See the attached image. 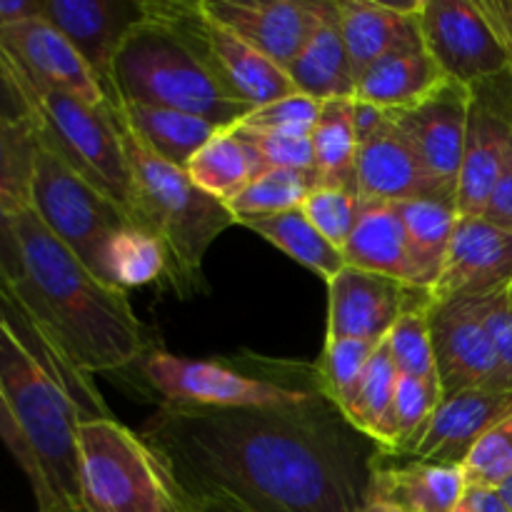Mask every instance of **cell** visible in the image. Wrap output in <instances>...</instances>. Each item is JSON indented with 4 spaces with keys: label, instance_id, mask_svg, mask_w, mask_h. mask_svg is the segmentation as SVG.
<instances>
[{
    "label": "cell",
    "instance_id": "obj_1",
    "mask_svg": "<svg viewBox=\"0 0 512 512\" xmlns=\"http://www.w3.org/2000/svg\"><path fill=\"white\" fill-rule=\"evenodd\" d=\"M140 435L185 498L250 512H360L383 450L323 393L280 408L160 405Z\"/></svg>",
    "mask_w": 512,
    "mask_h": 512
},
{
    "label": "cell",
    "instance_id": "obj_2",
    "mask_svg": "<svg viewBox=\"0 0 512 512\" xmlns=\"http://www.w3.org/2000/svg\"><path fill=\"white\" fill-rule=\"evenodd\" d=\"M25 275L10 293L78 373H118L160 348L128 293L90 273L30 208L15 210Z\"/></svg>",
    "mask_w": 512,
    "mask_h": 512
},
{
    "label": "cell",
    "instance_id": "obj_3",
    "mask_svg": "<svg viewBox=\"0 0 512 512\" xmlns=\"http://www.w3.org/2000/svg\"><path fill=\"white\" fill-rule=\"evenodd\" d=\"M135 183L138 225L158 235L173 260V283L198 288L213 240L238 225L233 210L190 180L188 170L168 163L140 143L118 105L110 103Z\"/></svg>",
    "mask_w": 512,
    "mask_h": 512
},
{
    "label": "cell",
    "instance_id": "obj_4",
    "mask_svg": "<svg viewBox=\"0 0 512 512\" xmlns=\"http://www.w3.org/2000/svg\"><path fill=\"white\" fill-rule=\"evenodd\" d=\"M113 93L123 103L180 110L220 128H233L253 110L233 98L195 50L170 25L150 15L148 8L115 55Z\"/></svg>",
    "mask_w": 512,
    "mask_h": 512
},
{
    "label": "cell",
    "instance_id": "obj_5",
    "mask_svg": "<svg viewBox=\"0 0 512 512\" xmlns=\"http://www.w3.org/2000/svg\"><path fill=\"white\" fill-rule=\"evenodd\" d=\"M160 398V405L188 408H280L298 405L320 393L315 363H285V360L250 358L198 360L150 350L133 365Z\"/></svg>",
    "mask_w": 512,
    "mask_h": 512
},
{
    "label": "cell",
    "instance_id": "obj_6",
    "mask_svg": "<svg viewBox=\"0 0 512 512\" xmlns=\"http://www.w3.org/2000/svg\"><path fill=\"white\" fill-rule=\"evenodd\" d=\"M0 390L43 468L58 512H80L78 425L68 390L25 348L0 308Z\"/></svg>",
    "mask_w": 512,
    "mask_h": 512
},
{
    "label": "cell",
    "instance_id": "obj_7",
    "mask_svg": "<svg viewBox=\"0 0 512 512\" xmlns=\"http://www.w3.org/2000/svg\"><path fill=\"white\" fill-rule=\"evenodd\" d=\"M80 512H188L158 453L115 418L78 425Z\"/></svg>",
    "mask_w": 512,
    "mask_h": 512
},
{
    "label": "cell",
    "instance_id": "obj_8",
    "mask_svg": "<svg viewBox=\"0 0 512 512\" xmlns=\"http://www.w3.org/2000/svg\"><path fill=\"white\" fill-rule=\"evenodd\" d=\"M18 83L33 108L38 143L108 195L138 225L133 170L110 103L90 105L60 90L38 88L20 78Z\"/></svg>",
    "mask_w": 512,
    "mask_h": 512
},
{
    "label": "cell",
    "instance_id": "obj_9",
    "mask_svg": "<svg viewBox=\"0 0 512 512\" xmlns=\"http://www.w3.org/2000/svg\"><path fill=\"white\" fill-rule=\"evenodd\" d=\"M30 210L100 280L105 245L120 228L133 223L108 195L40 143L35 150Z\"/></svg>",
    "mask_w": 512,
    "mask_h": 512
},
{
    "label": "cell",
    "instance_id": "obj_10",
    "mask_svg": "<svg viewBox=\"0 0 512 512\" xmlns=\"http://www.w3.org/2000/svg\"><path fill=\"white\" fill-rule=\"evenodd\" d=\"M150 15L163 20L195 50L213 78L233 98L260 108L295 93L293 80L280 65L260 55L248 43L225 30L200 10L198 0H148Z\"/></svg>",
    "mask_w": 512,
    "mask_h": 512
},
{
    "label": "cell",
    "instance_id": "obj_11",
    "mask_svg": "<svg viewBox=\"0 0 512 512\" xmlns=\"http://www.w3.org/2000/svg\"><path fill=\"white\" fill-rule=\"evenodd\" d=\"M512 140V70L470 85L458 213L483 218Z\"/></svg>",
    "mask_w": 512,
    "mask_h": 512
},
{
    "label": "cell",
    "instance_id": "obj_12",
    "mask_svg": "<svg viewBox=\"0 0 512 512\" xmlns=\"http://www.w3.org/2000/svg\"><path fill=\"white\" fill-rule=\"evenodd\" d=\"M420 35L453 83L475 85L510 68L508 53L475 0H423Z\"/></svg>",
    "mask_w": 512,
    "mask_h": 512
},
{
    "label": "cell",
    "instance_id": "obj_13",
    "mask_svg": "<svg viewBox=\"0 0 512 512\" xmlns=\"http://www.w3.org/2000/svg\"><path fill=\"white\" fill-rule=\"evenodd\" d=\"M428 303H433L430 290L345 265L328 283L325 338H353L380 345L408 310Z\"/></svg>",
    "mask_w": 512,
    "mask_h": 512
},
{
    "label": "cell",
    "instance_id": "obj_14",
    "mask_svg": "<svg viewBox=\"0 0 512 512\" xmlns=\"http://www.w3.org/2000/svg\"><path fill=\"white\" fill-rule=\"evenodd\" d=\"M435 373L443 400L470 388L503 385L500 360L483 320L480 300L455 298L430 308Z\"/></svg>",
    "mask_w": 512,
    "mask_h": 512
},
{
    "label": "cell",
    "instance_id": "obj_15",
    "mask_svg": "<svg viewBox=\"0 0 512 512\" xmlns=\"http://www.w3.org/2000/svg\"><path fill=\"white\" fill-rule=\"evenodd\" d=\"M468 103V85L445 80L423 100L390 113V120L413 145L430 178L453 200L458 198L460 170H463Z\"/></svg>",
    "mask_w": 512,
    "mask_h": 512
},
{
    "label": "cell",
    "instance_id": "obj_16",
    "mask_svg": "<svg viewBox=\"0 0 512 512\" xmlns=\"http://www.w3.org/2000/svg\"><path fill=\"white\" fill-rule=\"evenodd\" d=\"M0 45L20 80L105 105L103 88L70 40L43 15L0 30Z\"/></svg>",
    "mask_w": 512,
    "mask_h": 512
},
{
    "label": "cell",
    "instance_id": "obj_17",
    "mask_svg": "<svg viewBox=\"0 0 512 512\" xmlns=\"http://www.w3.org/2000/svg\"><path fill=\"white\" fill-rule=\"evenodd\" d=\"M512 288V233L485 218H463L455 225L448 258L433 303L455 298H490Z\"/></svg>",
    "mask_w": 512,
    "mask_h": 512
},
{
    "label": "cell",
    "instance_id": "obj_18",
    "mask_svg": "<svg viewBox=\"0 0 512 512\" xmlns=\"http://www.w3.org/2000/svg\"><path fill=\"white\" fill-rule=\"evenodd\" d=\"M43 18L70 40L93 70L105 100L115 103L113 63L125 35L145 18L138 0H43Z\"/></svg>",
    "mask_w": 512,
    "mask_h": 512
},
{
    "label": "cell",
    "instance_id": "obj_19",
    "mask_svg": "<svg viewBox=\"0 0 512 512\" xmlns=\"http://www.w3.org/2000/svg\"><path fill=\"white\" fill-rule=\"evenodd\" d=\"M200 10L288 70L320 13V0H198Z\"/></svg>",
    "mask_w": 512,
    "mask_h": 512
},
{
    "label": "cell",
    "instance_id": "obj_20",
    "mask_svg": "<svg viewBox=\"0 0 512 512\" xmlns=\"http://www.w3.org/2000/svg\"><path fill=\"white\" fill-rule=\"evenodd\" d=\"M512 415V388H470L445 398L410 458L438 465H463L473 445Z\"/></svg>",
    "mask_w": 512,
    "mask_h": 512
},
{
    "label": "cell",
    "instance_id": "obj_21",
    "mask_svg": "<svg viewBox=\"0 0 512 512\" xmlns=\"http://www.w3.org/2000/svg\"><path fill=\"white\" fill-rule=\"evenodd\" d=\"M355 178H358V193L363 200L390 205L410 203V200H445V203H455L430 178V173L420 163L413 145L408 143V138L400 133V128L393 120H388V125L378 135L365 140L358 148Z\"/></svg>",
    "mask_w": 512,
    "mask_h": 512
},
{
    "label": "cell",
    "instance_id": "obj_22",
    "mask_svg": "<svg viewBox=\"0 0 512 512\" xmlns=\"http://www.w3.org/2000/svg\"><path fill=\"white\" fill-rule=\"evenodd\" d=\"M465 490L468 485L458 465L395 458L380 450L370 475L368 500L400 512H455Z\"/></svg>",
    "mask_w": 512,
    "mask_h": 512
},
{
    "label": "cell",
    "instance_id": "obj_23",
    "mask_svg": "<svg viewBox=\"0 0 512 512\" xmlns=\"http://www.w3.org/2000/svg\"><path fill=\"white\" fill-rule=\"evenodd\" d=\"M420 8H423V0H415V3L338 0L340 28H343L355 83L383 55L418 38Z\"/></svg>",
    "mask_w": 512,
    "mask_h": 512
},
{
    "label": "cell",
    "instance_id": "obj_24",
    "mask_svg": "<svg viewBox=\"0 0 512 512\" xmlns=\"http://www.w3.org/2000/svg\"><path fill=\"white\" fill-rule=\"evenodd\" d=\"M295 90L315 100L353 98L355 75L340 28L338 0H320V13L298 58L288 65Z\"/></svg>",
    "mask_w": 512,
    "mask_h": 512
},
{
    "label": "cell",
    "instance_id": "obj_25",
    "mask_svg": "<svg viewBox=\"0 0 512 512\" xmlns=\"http://www.w3.org/2000/svg\"><path fill=\"white\" fill-rule=\"evenodd\" d=\"M445 80L443 70L425 50L423 35H418L370 65L355 83L353 98L393 113L423 100Z\"/></svg>",
    "mask_w": 512,
    "mask_h": 512
},
{
    "label": "cell",
    "instance_id": "obj_26",
    "mask_svg": "<svg viewBox=\"0 0 512 512\" xmlns=\"http://www.w3.org/2000/svg\"><path fill=\"white\" fill-rule=\"evenodd\" d=\"M343 258L350 268L410 283L408 240L395 205L363 200L358 223L343 245Z\"/></svg>",
    "mask_w": 512,
    "mask_h": 512
},
{
    "label": "cell",
    "instance_id": "obj_27",
    "mask_svg": "<svg viewBox=\"0 0 512 512\" xmlns=\"http://www.w3.org/2000/svg\"><path fill=\"white\" fill-rule=\"evenodd\" d=\"M408 240L410 283L415 288L433 290L443 273L450 240L458 225V208L445 200H410L395 203Z\"/></svg>",
    "mask_w": 512,
    "mask_h": 512
},
{
    "label": "cell",
    "instance_id": "obj_28",
    "mask_svg": "<svg viewBox=\"0 0 512 512\" xmlns=\"http://www.w3.org/2000/svg\"><path fill=\"white\" fill-rule=\"evenodd\" d=\"M115 105H118L120 115L130 125V130L140 138V143L163 160H168V163L178 165V168H188L193 155L218 130H223L220 125L210 123V120L180 113V110L155 108V105L143 103H123V100H115Z\"/></svg>",
    "mask_w": 512,
    "mask_h": 512
},
{
    "label": "cell",
    "instance_id": "obj_29",
    "mask_svg": "<svg viewBox=\"0 0 512 512\" xmlns=\"http://www.w3.org/2000/svg\"><path fill=\"white\" fill-rule=\"evenodd\" d=\"M238 225L253 230L285 255L298 260L303 268L318 273L323 280H333L345 268L343 250L335 248L300 208L273 215H245Z\"/></svg>",
    "mask_w": 512,
    "mask_h": 512
},
{
    "label": "cell",
    "instance_id": "obj_30",
    "mask_svg": "<svg viewBox=\"0 0 512 512\" xmlns=\"http://www.w3.org/2000/svg\"><path fill=\"white\" fill-rule=\"evenodd\" d=\"M440 403H443V393H440L438 380L398 375L393 403L385 418L380 420L373 440L383 448V453L410 458L428 433L430 420Z\"/></svg>",
    "mask_w": 512,
    "mask_h": 512
},
{
    "label": "cell",
    "instance_id": "obj_31",
    "mask_svg": "<svg viewBox=\"0 0 512 512\" xmlns=\"http://www.w3.org/2000/svg\"><path fill=\"white\" fill-rule=\"evenodd\" d=\"M173 278V260L163 240L150 230L130 223L108 240L103 253V283L128 290Z\"/></svg>",
    "mask_w": 512,
    "mask_h": 512
},
{
    "label": "cell",
    "instance_id": "obj_32",
    "mask_svg": "<svg viewBox=\"0 0 512 512\" xmlns=\"http://www.w3.org/2000/svg\"><path fill=\"white\" fill-rule=\"evenodd\" d=\"M185 170L200 190L228 205L263 173V165L233 128H223L193 155Z\"/></svg>",
    "mask_w": 512,
    "mask_h": 512
},
{
    "label": "cell",
    "instance_id": "obj_33",
    "mask_svg": "<svg viewBox=\"0 0 512 512\" xmlns=\"http://www.w3.org/2000/svg\"><path fill=\"white\" fill-rule=\"evenodd\" d=\"M310 143H313L318 180L350 185L358 190L355 158L360 145L353 128V98H333L320 103Z\"/></svg>",
    "mask_w": 512,
    "mask_h": 512
},
{
    "label": "cell",
    "instance_id": "obj_34",
    "mask_svg": "<svg viewBox=\"0 0 512 512\" xmlns=\"http://www.w3.org/2000/svg\"><path fill=\"white\" fill-rule=\"evenodd\" d=\"M375 343L353 338H325V348L320 360L315 363L318 370L320 393L345 415L353 403L358 385L363 380L365 368L373 358Z\"/></svg>",
    "mask_w": 512,
    "mask_h": 512
},
{
    "label": "cell",
    "instance_id": "obj_35",
    "mask_svg": "<svg viewBox=\"0 0 512 512\" xmlns=\"http://www.w3.org/2000/svg\"><path fill=\"white\" fill-rule=\"evenodd\" d=\"M315 183H318V173L268 168L255 175L248 188L238 198L230 200L228 208L233 210L235 220L245 215L285 213V210L300 208Z\"/></svg>",
    "mask_w": 512,
    "mask_h": 512
},
{
    "label": "cell",
    "instance_id": "obj_36",
    "mask_svg": "<svg viewBox=\"0 0 512 512\" xmlns=\"http://www.w3.org/2000/svg\"><path fill=\"white\" fill-rule=\"evenodd\" d=\"M33 123H10L0 118V195L10 208H30V185L35 168Z\"/></svg>",
    "mask_w": 512,
    "mask_h": 512
},
{
    "label": "cell",
    "instance_id": "obj_37",
    "mask_svg": "<svg viewBox=\"0 0 512 512\" xmlns=\"http://www.w3.org/2000/svg\"><path fill=\"white\" fill-rule=\"evenodd\" d=\"M395 385H398V368H395L393 358L388 353V345L383 343L375 348L373 358H370L368 368H365L363 380L358 385L353 403L345 410V418L353 428L373 438L378 430L380 420L388 413L390 403H393Z\"/></svg>",
    "mask_w": 512,
    "mask_h": 512
},
{
    "label": "cell",
    "instance_id": "obj_38",
    "mask_svg": "<svg viewBox=\"0 0 512 512\" xmlns=\"http://www.w3.org/2000/svg\"><path fill=\"white\" fill-rule=\"evenodd\" d=\"M300 210L335 248L343 250V245L348 243L350 233H353L355 223L360 218L363 198L350 185L318 180L308 193V198L303 200Z\"/></svg>",
    "mask_w": 512,
    "mask_h": 512
},
{
    "label": "cell",
    "instance_id": "obj_39",
    "mask_svg": "<svg viewBox=\"0 0 512 512\" xmlns=\"http://www.w3.org/2000/svg\"><path fill=\"white\" fill-rule=\"evenodd\" d=\"M430 308H433V303L408 310L395 323L388 338H385V345H388L390 358H393L395 368H398V375L438 380L433 335H430Z\"/></svg>",
    "mask_w": 512,
    "mask_h": 512
},
{
    "label": "cell",
    "instance_id": "obj_40",
    "mask_svg": "<svg viewBox=\"0 0 512 512\" xmlns=\"http://www.w3.org/2000/svg\"><path fill=\"white\" fill-rule=\"evenodd\" d=\"M468 488L500 490L512 478V415L485 433L463 460Z\"/></svg>",
    "mask_w": 512,
    "mask_h": 512
},
{
    "label": "cell",
    "instance_id": "obj_41",
    "mask_svg": "<svg viewBox=\"0 0 512 512\" xmlns=\"http://www.w3.org/2000/svg\"><path fill=\"white\" fill-rule=\"evenodd\" d=\"M238 138L258 155L263 170L283 168V170H303L315 173V155L310 135H288L273 133V130H255L245 125H233Z\"/></svg>",
    "mask_w": 512,
    "mask_h": 512
},
{
    "label": "cell",
    "instance_id": "obj_42",
    "mask_svg": "<svg viewBox=\"0 0 512 512\" xmlns=\"http://www.w3.org/2000/svg\"><path fill=\"white\" fill-rule=\"evenodd\" d=\"M318 113L320 100L295 90V93L283 95L273 103L253 108L238 125L255 130H273V133L310 135L315 128V120H318Z\"/></svg>",
    "mask_w": 512,
    "mask_h": 512
},
{
    "label": "cell",
    "instance_id": "obj_43",
    "mask_svg": "<svg viewBox=\"0 0 512 512\" xmlns=\"http://www.w3.org/2000/svg\"><path fill=\"white\" fill-rule=\"evenodd\" d=\"M0 443L5 445V450L13 455L18 468L23 470V475L28 478L30 488H33V495H35V503H38V512H58V508H55L53 493H50L48 488V480H45L43 475V468H40L30 443L25 440L20 425L15 423L3 390H0Z\"/></svg>",
    "mask_w": 512,
    "mask_h": 512
},
{
    "label": "cell",
    "instance_id": "obj_44",
    "mask_svg": "<svg viewBox=\"0 0 512 512\" xmlns=\"http://www.w3.org/2000/svg\"><path fill=\"white\" fill-rule=\"evenodd\" d=\"M508 293L480 298V308H483V320L493 338L495 353H498L503 385L512 388V305Z\"/></svg>",
    "mask_w": 512,
    "mask_h": 512
},
{
    "label": "cell",
    "instance_id": "obj_45",
    "mask_svg": "<svg viewBox=\"0 0 512 512\" xmlns=\"http://www.w3.org/2000/svg\"><path fill=\"white\" fill-rule=\"evenodd\" d=\"M23 248L18 238V223H15V208L0 195V288L13 290L23 280Z\"/></svg>",
    "mask_w": 512,
    "mask_h": 512
},
{
    "label": "cell",
    "instance_id": "obj_46",
    "mask_svg": "<svg viewBox=\"0 0 512 512\" xmlns=\"http://www.w3.org/2000/svg\"><path fill=\"white\" fill-rule=\"evenodd\" d=\"M0 118L10 123H33V108L18 83L13 65L0 45Z\"/></svg>",
    "mask_w": 512,
    "mask_h": 512
},
{
    "label": "cell",
    "instance_id": "obj_47",
    "mask_svg": "<svg viewBox=\"0 0 512 512\" xmlns=\"http://www.w3.org/2000/svg\"><path fill=\"white\" fill-rule=\"evenodd\" d=\"M483 218L488 220V223L512 233V140L508 155H505L503 160V168H500L498 183H495L493 193H490L488 208H485Z\"/></svg>",
    "mask_w": 512,
    "mask_h": 512
},
{
    "label": "cell",
    "instance_id": "obj_48",
    "mask_svg": "<svg viewBox=\"0 0 512 512\" xmlns=\"http://www.w3.org/2000/svg\"><path fill=\"white\" fill-rule=\"evenodd\" d=\"M508 53L512 70V0H475Z\"/></svg>",
    "mask_w": 512,
    "mask_h": 512
},
{
    "label": "cell",
    "instance_id": "obj_49",
    "mask_svg": "<svg viewBox=\"0 0 512 512\" xmlns=\"http://www.w3.org/2000/svg\"><path fill=\"white\" fill-rule=\"evenodd\" d=\"M388 120H390L388 110L378 108V105L373 103H365V100L353 98V128H355V138H358V145H363L365 140L378 135L380 130L388 125Z\"/></svg>",
    "mask_w": 512,
    "mask_h": 512
},
{
    "label": "cell",
    "instance_id": "obj_50",
    "mask_svg": "<svg viewBox=\"0 0 512 512\" xmlns=\"http://www.w3.org/2000/svg\"><path fill=\"white\" fill-rule=\"evenodd\" d=\"M455 512H510L498 490L468 488Z\"/></svg>",
    "mask_w": 512,
    "mask_h": 512
},
{
    "label": "cell",
    "instance_id": "obj_51",
    "mask_svg": "<svg viewBox=\"0 0 512 512\" xmlns=\"http://www.w3.org/2000/svg\"><path fill=\"white\" fill-rule=\"evenodd\" d=\"M43 15V0H0V30Z\"/></svg>",
    "mask_w": 512,
    "mask_h": 512
},
{
    "label": "cell",
    "instance_id": "obj_52",
    "mask_svg": "<svg viewBox=\"0 0 512 512\" xmlns=\"http://www.w3.org/2000/svg\"><path fill=\"white\" fill-rule=\"evenodd\" d=\"M188 512H250L235 500L223 498V495H208V498L188 500Z\"/></svg>",
    "mask_w": 512,
    "mask_h": 512
},
{
    "label": "cell",
    "instance_id": "obj_53",
    "mask_svg": "<svg viewBox=\"0 0 512 512\" xmlns=\"http://www.w3.org/2000/svg\"><path fill=\"white\" fill-rule=\"evenodd\" d=\"M360 512H400V510H395V508H390V505H383V503H365L363 505V510Z\"/></svg>",
    "mask_w": 512,
    "mask_h": 512
},
{
    "label": "cell",
    "instance_id": "obj_54",
    "mask_svg": "<svg viewBox=\"0 0 512 512\" xmlns=\"http://www.w3.org/2000/svg\"><path fill=\"white\" fill-rule=\"evenodd\" d=\"M498 493H500V498H503V503L508 505V510L512 512V478L508 480V483L503 485V488L498 490Z\"/></svg>",
    "mask_w": 512,
    "mask_h": 512
},
{
    "label": "cell",
    "instance_id": "obj_55",
    "mask_svg": "<svg viewBox=\"0 0 512 512\" xmlns=\"http://www.w3.org/2000/svg\"><path fill=\"white\" fill-rule=\"evenodd\" d=\"M508 295H510V305H512V288H510V293H508Z\"/></svg>",
    "mask_w": 512,
    "mask_h": 512
}]
</instances>
